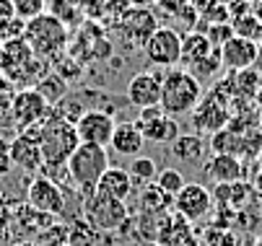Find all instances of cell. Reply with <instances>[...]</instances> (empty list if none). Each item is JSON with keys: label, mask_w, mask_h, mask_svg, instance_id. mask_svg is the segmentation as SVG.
<instances>
[{"label": "cell", "mask_w": 262, "mask_h": 246, "mask_svg": "<svg viewBox=\"0 0 262 246\" xmlns=\"http://www.w3.org/2000/svg\"><path fill=\"white\" fill-rule=\"evenodd\" d=\"M36 127H39V132H31L29 137H34L39 143L42 156H45V168H62L68 163V158L81 145V140L76 135V125L62 119L55 112H50V117Z\"/></svg>", "instance_id": "obj_1"}, {"label": "cell", "mask_w": 262, "mask_h": 246, "mask_svg": "<svg viewBox=\"0 0 262 246\" xmlns=\"http://www.w3.org/2000/svg\"><path fill=\"white\" fill-rule=\"evenodd\" d=\"M203 101V86L190 70H169L161 81V109L169 117L192 114Z\"/></svg>", "instance_id": "obj_2"}, {"label": "cell", "mask_w": 262, "mask_h": 246, "mask_svg": "<svg viewBox=\"0 0 262 246\" xmlns=\"http://www.w3.org/2000/svg\"><path fill=\"white\" fill-rule=\"evenodd\" d=\"M65 168H68L70 182L78 187L81 197L86 200L89 194L96 192L99 179L104 177V171L109 168V153H106V148L81 143V145L76 148V153L68 158Z\"/></svg>", "instance_id": "obj_3"}, {"label": "cell", "mask_w": 262, "mask_h": 246, "mask_svg": "<svg viewBox=\"0 0 262 246\" xmlns=\"http://www.w3.org/2000/svg\"><path fill=\"white\" fill-rule=\"evenodd\" d=\"M24 39H26V44L31 47V52L36 57L55 60L57 55H62V50L68 44V26L57 16L42 13V16L26 21Z\"/></svg>", "instance_id": "obj_4"}, {"label": "cell", "mask_w": 262, "mask_h": 246, "mask_svg": "<svg viewBox=\"0 0 262 246\" xmlns=\"http://www.w3.org/2000/svg\"><path fill=\"white\" fill-rule=\"evenodd\" d=\"M83 215L94 231L109 233V231H120L130 220V210H127V202L122 200L94 192L83 200Z\"/></svg>", "instance_id": "obj_5"}, {"label": "cell", "mask_w": 262, "mask_h": 246, "mask_svg": "<svg viewBox=\"0 0 262 246\" xmlns=\"http://www.w3.org/2000/svg\"><path fill=\"white\" fill-rule=\"evenodd\" d=\"M50 112H52V107L34 88H21L11 99V117H13V125L21 132L45 122L50 117Z\"/></svg>", "instance_id": "obj_6"}, {"label": "cell", "mask_w": 262, "mask_h": 246, "mask_svg": "<svg viewBox=\"0 0 262 246\" xmlns=\"http://www.w3.org/2000/svg\"><path fill=\"white\" fill-rule=\"evenodd\" d=\"M115 117L106 109H86L78 119H76V135L81 143L86 145H99L106 148L112 143V135H115Z\"/></svg>", "instance_id": "obj_7"}, {"label": "cell", "mask_w": 262, "mask_h": 246, "mask_svg": "<svg viewBox=\"0 0 262 246\" xmlns=\"http://www.w3.org/2000/svg\"><path fill=\"white\" fill-rule=\"evenodd\" d=\"M229 122H231L229 101L223 99V91H221V88H215V91H210L208 96H203V101L198 104L195 112H192V125H195V130H200V132L215 135L218 130L229 127Z\"/></svg>", "instance_id": "obj_8"}, {"label": "cell", "mask_w": 262, "mask_h": 246, "mask_svg": "<svg viewBox=\"0 0 262 246\" xmlns=\"http://www.w3.org/2000/svg\"><path fill=\"white\" fill-rule=\"evenodd\" d=\"M143 52L156 67H177L182 60V37L169 26H159L145 42Z\"/></svg>", "instance_id": "obj_9"}, {"label": "cell", "mask_w": 262, "mask_h": 246, "mask_svg": "<svg viewBox=\"0 0 262 246\" xmlns=\"http://www.w3.org/2000/svg\"><path fill=\"white\" fill-rule=\"evenodd\" d=\"M26 200L34 210H39L45 215H52V218L65 215V194L47 174H36L31 179V184L26 189Z\"/></svg>", "instance_id": "obj_10"}, {"label": "cell", "mask_w": 262, "mask_h": 246, "mask_svg": "<svg viewBox=\"0 0 262 246\" xmlns=\"http://www.w3.org/2000/svg\"><path fill=\"white\" fill-rule=\"evenodd\" d=\"M36 55L31 52V47L26 44V39H8L3 42V50H0V73H3L13 88L21 86L24 76H26V70L34 65Z\"/></svg>", "instance_id": "obj_11"}, {"label": "cell", "mask_w": 262, "mask_h": 246, "mask_svg": "<svg viewBox=\"0 0 262 246\" xmlns=\"http://www.w3.org/2000/svg\"><path fill=\"white\" fill-rule=\"evenodd\" d=\"M174 215L184 218L187 223H195L205 218L213 210V194L203 184H184L179 194H174Z\"/></svg>", "instance_id": "obj_12"}, {"label": "cell", "mask_w": 262, "mask_h": 246, "mask_svg": "<svg viewBox=\"0 0 262 246\" xmlns=\"http://www.w3.org/2000/svg\"><path fill=\"white\" fill-rule=\"evenodd\" d=\"M161 81L164 73H138L127 83V101L138 109L148 107H161Z\"/></svg>", "instance_id": "obj_13"}, {"label": "cell", "mask_w": 262, "mask_h": 246, "mask_svg": "<svg viewBox=\"0 0 262 246\" xmlns=\"http://www.w3.org/2000/svg\"><path fill=\"white\" fill-rule=\"evenodd\" d=\"M159 29V21L151 11L145 8H133V11H125L122 13V21H120V31L122 37L130 42V44H138V47H145V42L151 39V34Z\"/></svg>", "instance_id": "obj_14"}, {"label": "cell", "mask_w": 262, "mask_h": 246, "mask_svg": "<svg viewBox=\"0 0 262 246\" xmlns=\"http://www.w3.org/2000/svg\"><path fill=\"white\" fill-rule=\"evenodd\" d=\"M259 57V44L244 37H234L221 47V62L223 67H229L231 73H239V70H249Z\"/></svg>", "instance_id": "obj_15"}, {"label": "cell", "mask_w": 262, "mask_h": 246, "mask_svg": "<svg viewBox=\"0 0 262 246\" xmlns=\"http://www.w3.org/2000/svg\"><path fill=\"white\" fill-rule=\"evenodd\" d=\"M8 156L13 161V166L29 171V174H36L45 168V156H42V148L34 137L29 135H18L11 140V148H8Z\"/></svg>", "instance_id": "obj_16"}, {"label": "cell", "mask_w": 262, "mask_h": 246, "mask_svg": "<svg viewBox=\"0 0 262 246\" xmlns=\"http://www.w3.org/2000/svg\"><path fill=\"white\" fill-rule=\"evenodd\" d=\"M205 174L215 182V184H234V182H244V163L236 156H226V153H213L210 161L205 163Z\"/></svg>", "instance_id": "obj_17"}, {"label": "cell", "mask_w": 262, "mask_h": 246, "mask_svg": "<svg viewBox=\"0 0 262 246\" xmlns=\"http://www.w3.org/2000/svg\"><path fill=\"white\" fill-rule=\"evenodd\" d=\"M143 143H145V137L140 132V127L135 122H120L115 127V135H112V143L109 148L115 151L117 156H130L135 158L140 151H143Z\"/></svg>", "instance_id": "obj_18"}, {"label": "cell", "mask_w": 262, "mask_h": 246, "mask_svg": "<svg viewBox=\"0 0 262 246\" xmlns=\"http://www.w3.org/2000/svg\"><path fill=\"white\" fill-rule=\"evenodd\" d=\"M218 47H213V42L205 37L203 31H190L187 37H182V65L187 70H192L195 65H200L203 60H208Z\"/></svg>", "instance_id": "obj_19"}, {"label": "cell", "mask_w": 262, "mask_h": 246, "mask_svg": "<svg viewBox=\"0 0 262 246\" xmlns=\"http://www.w3.org/2000/svg\"><path fill=\"white\" fill-rule=\"evenodd\" d=\"M133 177L125 171V168H117V166H109L104 171V177L99 179V187L96 192L106 194V197H115V200H122L127 202V197L133 194Z\"/></svg>", "instance_id": "obj_20"}, {"label": "cell", "mask_w": 262, "mask_h": 246, "mask_svg": "<svg viewBox=\"0 0 262 246\" xmlns=\"http://www.w3.org/2000/svg\"><path fill=\"white\" fill-rule=\"evenodd\" d=\"M138 127H140V132H143L145 140L159 143V145H171L174 140L182 135L177 119L169 117V114H161V117H156V119H151V122H143V125H138Z\"/></svg>", "instance_id": "obj_21"}, {"label": "cell", "mask_w": 262, "mask_h": 246, "mask_svg": "<svg viewBox=\"0 0 262 246\" xmlns=\"http://www.w3.org/2000/svg\"><path fill=\"white\" fill-rule=\"evenodd\" d=\"M156 243L159 246H200L192 226L187 223L184 218H179V215H171L169 226L161 231V236L156 238Z\"/></svg>", "instance_id": "obj_22"}, {"label": "cell", "mask_w": 262, "mask_h": 246, "mask_svg": "<svg viewBox=\"0 0 262 246\" xmlns=\"http://www.w3.org/2000/svg\"><path fill=\"white\" fill-rule=\"evenodd\" d=\"M205 153V140L195 132H187V135H179L174 143H171V156L179 158V161H187V163H195L200 161Z\"/></svg>", "instance_id": "obj_23"}, {"label": "cell", "mask_w": 262, "mask_h": 246, "mask_svg": "<svg viewBox=\"0 0 262 246\" xmlns=\"http://www.w3.org/2000/svg\"><path fill=\"white\" fill-rule=\"evenodd\" d=\"M26 233H31V236H39L45 228H50L52 223H55V218L52 215H45V213H39V210H34L31 205H24V207H16V213L11 215Z\"/></svg>", "instance_id": "obj_24"}, {"label": "cell", "mask_w": 262, "mask_h": 246, "mask_svg": "<svg viewBox=\"0 0 262 246\" xmlns=\"http://www.w3.org/2000/svg\"><path fill=\"white\" fill-rule=\"evenodd\" d=\"M210 148L213 153H226V156H244V132H234L231 127H223L215 135H210Z\"/></svg>", "instance_id": "obj_25"}, {"label": "cell", "mask_w": 262, "mask_h": 246, "mask_svg": "<svg viewBox=\"0 0 262 246\" xmlns=\"http://www.w3.org/2000/svg\"><path fill=\"white\" fill-rule=\"evenodd\" d=\"M169 205H174V197H169L164 189H159L156 182L143 184V189H140V210L143 213H164Z\"/></svg>", "instance_id": "obj_26"}, {"label": "cell", "mask_w": 262, "mask_h": 246, "mask_svg": "<svg viewBox=\"0 0 262 246\" xmlns=\"http://www.w3.org/2000/svg\"><path fill=\"white\" fill-rule=\"evenodd\" d=\"M36 93H39L50 107H55V104H60L62 99H65V93H68V83L57 76V73H47L39 83H36V88H34Z\"/></svg>", "instance_id": "obj_27"}, {"label": "cell", "mask_w": 262, "mask_h": 246, "mask_svg": "<svg viewBox=\"0 0 262 246\" xmlns=\"http://www.w3.org/2000/svg\"><path fill=\"white\" fill-rule=\"evenodd\" d=\"M127 174L133 177V182H138V184H151V182H156L159 168H156V161H154V158H148V156H135V158L130 161Z\"/></svg>", "instance_id": "obj_28"}, {"label": "cell", "mask_w": 262, "mask_h": 246, "mask_svg": "<svg viewBox=\"0 0 262 246\" xmlns=\"http://www.w3.org/2000/svg\"><path fill=\"white\" fill-rule=\"evenodd\" d=\"M156 184H159V189H164L169 197H174V194L182 192V187H184L187 182H184V177H182V171H177V168H171V166H164V168L156 174Z\"/></svg>", "instance_id": "obj_29"}, {"label": "cell", "mask_w": 262, "mask_h": 246, "mask_svg": "<svg viewBox=\"0 0 262 246\" xmlns=\"http://www.w3.org/2000/svg\"><path fill=\"white\" fill-rule=\"evenodd\" d=\"M234 88L242 93V96H257L259 93V76L257 70H239L234 73Z\"/></svg>", "instance_id": "obj_30"}, {"label": "cell", "mask_w": 262, "mask_h": 246, "mask_svg": "<svg viewBox=\"0 0 262 246\" xmlns=\"http://www.w3.org/2000/svg\"><path fill=\"white\" fill-rule=\"evenodd\" d=\"M11 3H13L16 18L21 21H31L36 16L47 13V0H11Z\"/></svg>", "instance_id": "obj_31"}, {"label": "cell", "mask_w": 262, "mask_h": 246, "mask_svg": "<svg viewBox=\"0 0 262 246\" xmlns=\"http://www.w3.org/2000/svg\"><path fill=\"white\" fill-rule=\"evenodd\" d=\"M203 241L208 243V246H239V236L231 231V228H215V226H210L205 233H203Z\"/></svg>", "instance_id": "obj_32"}, {"label": "cell", "mask_w": 262, "mask_h": 246, "mask_svg": "<svg viewBox=\"0 0 262 246\" xmlns=\"http://www.w3.org/2000/svg\"><path fill=\"white\" fill-rule=\"evenodd\" d=\"M36 241H39L42 246H65V243H70V228L62 226V223H52L50 228H45L39 233Z\"/></svg>", "instance_id": "obj_33"}, {"label": "cell", "mask_w": 262, "mask_h": 246, "mask_svg": "<svg viewBox=\"0 0 262 246\" xmlns=\"http://www.w3.org/2000/svg\"><path fill=\"white\" fill-rule=\"evenodd\" d=\"M221 67H223V62H221V50H215L208 60H203L200 65H195V67L190 70V73H192V76L200 81V78H213Z\"/></svg>", "instance_id": "obj_34"}, {"label": "cell", "mask_w": 262, "mask_h": 246, "mask_svg": "<svg viewBox=\"0 0 262 246\" xmlns=\"http://www.w3.org/2000/svg\"><path fill=\"white\" fill-rule=\"evenodd\" d=\"M16 18V11H13V3L11 0H0V37H3V31L8 29V23Z\"/></svg>", "instance_id": "obj_35"}, {"label": "cell", "mask_w": 262, "mask_h": 246, "mask_svg": "<svg viewBox=\"0 0 262 246\" xmlns=\"http://www.w3.org/2000/svg\"><path fill=\"white\" fill-rule=\"evenodd\" d=\"M190 3V8L198 13V16H203L205 11H210L213 6H218V0H187Z\"/></svg>", "instance_id": "obj_36"}, {"label": "cell", "mask_w": 262, "mask_h": 246, "mask_svg": "<svg viewBox=\"0 0 262 246\" xmlns=\"http://www.w3.org/2000/svg\"><path fill=\"white\" fill-rule=\"evenodd\" d=\"M161 114H164V109H161V107H148V109H140V119H138L135 125L151 122V119H156V117H161Z\"/></svg>", "instance_id": "obj_37"}, {"label": "cell", "mask_w": 262, "mask_h": 246, "mask_svg": "<svg viewBox=\"0 0 262 246\" xmlns=\"http://www.w3.org/2000/svg\"><path fill=\"white\" fill-rule=\"evenodd\" d=\"M13 168V161H11V156L8 153H0V177H6V174Z\"/></svg>", "instance_id": "obj_38"}, {"label": "cell", "mask_w": 262, "mask_h": 246, "mask_svg": "<svg viewBox=\"0 0 262 246\" xmlns=\"http://www.w3.org/2000/svg\"><path fill=\"white\" fill-rule=\"evenodd\" d=\"M252 189H254V197L262 200V168L254 174V179H252Z\"/></svg>", "instance_id": "obj_39"}, {"label": "cell", "mask_w": 262, "mask_h": 246, "mask_svg": "<svg viewBox=\"0 0 262 246\" xmlns=\"http://www.w3.org/2000/svg\"><path fill=\"white\" fill-rule=\"evenodd\" d=\"M252 16L262 23V0H257V3H252Z\"/></svg>", "instance_id": "obj_40"}, {"label": "cell", "mask_w": 262, "mask_h": 246, "mask_svg": "<svg viewBox=\"0 0 262 246\" xmlns=\"http://www.w3.org/2000/svg\"><path fill=\"white\" fill-rule=\"evenodd\" d=\"M21 246H42V243H39V241H24Z\"/></svg>", "instance_id": "obj_41"}, {"label": "cell", "mask_w": 262, "mask_h": 246, "mask_svg": "<svg viewBox=\"0 0 262 246\" xmlns=\"http://www.w3.org/2000/svg\"><path fill=\"white\" fill-rule=\"evenodd\" d=\"M257 163H259V168H262V151H259V156H257Z\"/></svg>", "instance_id": "obj_42"}, {"label": "cell", "mask_w": 262, "mask_h": 246, "mask_svg": "<svg viewBox=\"0 0 262 246\" xmlns=\"http://www.w3.org/2000/svg\"><path fill=\"white\" fill-rule=\"evenodd\" d=\"M0 50H3V37H0Z\"/></svg>", "instance_id": "obj_43"}, {"label": "cell", "mask_w": 262, "mask_h": 246, "mask_svg": "<svg viewBox=\"0 0 262 246\" xmlns=\"http://www.w3.org/2000/svg\"><path fill=\"white\" fill-rule=\"evenodd\" d=\"M247 3H257V0H247Z\"/></svg>", "instance_id": "obj_44"}, {"label": "cell", "mask_w": 262, "mask_h": 246, "mask_svg": "<svg viewBox=\"0 0 262 246\" xmlns=\"http://www.w3.org/2000/svg\"><path fill=\"white\" fill-rule=\"evenodd\" d=\"M16 246H21V243H16Z\"/></svg>", "instance_id": "obj_45"}, {"label": "cell", "mask_w": 262, "mask_h": 246, "mask_svg": "<svg viewBox=\"0 0 262 246\" xmlns=\"http://www.w3.org/2000/svg\"><path fill=\"white\" fill-rule=\"evenodd\" d=\"M65 246H70V243H65Z\"/></svg>", "instance_id": "obj_46"}]
</instances>
